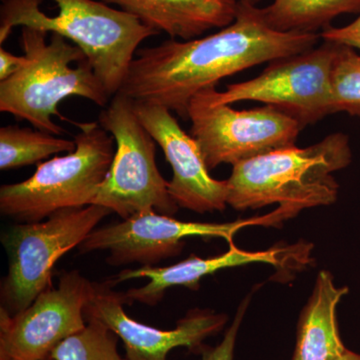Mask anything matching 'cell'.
Here are the masks:
<instances>
[{"instance_id":"1","label":"cell","mask_w":360,"mask_h":360,"mask_svg":"<svg viewBox=\"0 0 360 360\" xmlns=\"http://www.w3.org/2000/svg\"><path fill=\"white\" fill-rule=\"evenodd\" d=\"M319 39L321 33L277 32L262 8L238 0L236 20L219 32L137 51L118 92L188 120L189 103L201 90L253 66L309 51Z\"/></svg>"},{"instance_id":"2","label":"cell","mask_w":360,"mask_h":360,"mask_svg":"<svg viewBox=\"0 0 360 360\" xmlns=\"http://www.w3.org/2000/svg\"><path fill=\"white\" fill-rule=\"evenodd\" d=\"M16 26L58 33L77 45L110 98L122 89L141 42L160 34L96 0H1L0 44Z\"/></svg>"},{"instance_id":"3","label":"cell","mask_w":360,"mask_h":360,"mask_svg":"<svg viewBox=\"0 0 360 360\" xmlns=\"http://www.w3.org/2000/svg\"><path fill=\"white\" fill-rule=\"evenodd\" d=\"M347 135L329 134L309 148L295 146L233 165L227 179V205L257 210L277 203L297 215L305 208L333 205L338 186L333 172L352 162Z\"/></svg>"},{"instance_id":"4","label":"cell","mask_w":360,"mask_h":360,"mask_svg":"<svg viewBox=\"0 0 360 360\" xmlns=\"http://www.w3.org/2000/svg\"><path fill=\"white\" fill-rule=\"evenodd\" d=\"M21 27L20 44L27 58L13 77L0 82V111L30 122L35 129L59 135L63 129L52 120L60 116L58 104L71 96L82 97L101 108L108 96L84 52L58 33Z\"/></svg>"},{"instance_id":"5","label":"cell","mask_w":360,"mask_h":360,"mask_svg":"<svg viewBox=\"0 0 360 360\" xmlns=\"http://www.w3.org/2000/svg\"><path fill=\"white\" fill-rule=\"evenodd\" d=\"M77 148L39 163L25 181L0 187V212L20 224L92 205L115 156V139L98 122L77 123Z\"/></svg>"},{"instance_id":"6","label":"cell","mask_w":360,"mask_h":360,"mask_svg":"<svg viewBox=\"0 0 360 360\" xmlns=\"http://www.w3.org/2000/svg\"><path fill=\"white\" fill-rule=\"evenodd\" d=\"M112 135L115 156L92 205L103 206L127 219L153 210L172 217L179 210L168 182L156 165V142L142 124L134 101L117 92L98 116Z\"/></svg>"},{"instance_id":"7","label":"cell","mask_w":360,"mask_h":360,"mask_svg":"<svg viewBox=\"0 0 360 360\" xmlns=\"http://www.w3.org/2000/svg\"><path fill=\"white\" fill-rule=\"evenodd\" d=\"M112 213L103 206L68 208L49 219L18 224L2 243L8 255V274L2 279L1 307L13 315L27 309L52 285L56 262L84 243L97 225Z\"/></svg>"},{"instance_id":"8","label":"cell","mask_w":360,"mask_h":360,"mask_svg":"<svg viewBox=\"0 0 360 360\" xmlns=\"http://www.w3.org/2000/svg\"><path fill=\"white\" fill-rule=\"evenodd\" d=\"M338 46L324 41L309 51L269 63L262 75L227 85L225 91H217L215 86L203 90L213 104L265 103L290 116L303 129L333 113L330 75Z\"/></svg>"},{"instance_id":"9","label":"cell","mask_w":360,"mask_h":360,"mask_svg":"<svg viewBox=\"0 0 360 360\" xmlns=\"http://www.w3.org/2000/svg\"><path fill=\"white\" fill-rule=\"evenodd\" d=\"M187 115L210 170L295 146L302 129L272 106L236 110L229 104H213L205 90L193 97Z\"/></svg>"},{"instance_id":"10","label":"cell","mask_w":360,"mask_h":360,"mask_svg":"<svg viewBox=\"0 0 360 360\" xmlns=\"http://www.w3.org/2000/svg\"><path fill=\"white\" fill-rule=\"evenodd\" d=\"M288 217V212L279 206L264 217L227 224L180 221L169 215L148 210L122 222L94 229L78 250L82 253L108 251L106 262L111 266L130 264L155 266L162 260L179 255L184 238H220L231 243L233 236L243 227L281 224Z\"/></svg>"},{"instance_id":"11","label":"cell","mask_w":360,"mask_h":360,"mask_svg":"<svg viewBox=\"0 0 360 360\" xmlns=\"http://www.w3.org/2000/svg\"><path fill=\"white\" fill-rule=\"evenodd\" d=\"M96 283L78 270L63 271L56 288L37 296L16 314L0 309V360H42L61 341L86 326L84 309Z\"/></svg>"},{"instance_id":"12","label":"cell","mask_w":360,"mask_h":360,"mask_svg":"<svg viewBox=\"0 0 360 360\" xmlns=\"http://www.w3.org/2000/svg\"><path fill=\"white\" fill-rule=\"evenodd\" d=\"M112 288L108 281L96 283V293L85 307V321L96 319L112 330L122 340L129 360H167L168 354L176 347L200 352L203 341L217 335L226 324L225 314L194 309L180 319L174 329L146 326L127 314L123 292H116Z\"/></svg>"},{"instance_id":"13","label":"cell","mask_w":360,"mask_h":360,"mask_svg":"<svg viewBox=\"0 0 360 360\" xmlns=\"http://www.w3.org/2000/svg\"><path fill=\"white\" fill-rule=\"evenodd\" d=\"M134 104L142 124L172 168L168 193L174 202L198 213L224 210L229 196L227 181L210 176L200 144L193 135L181 129L165 106L135 101Z\"/></svg>"},{"instance_id":"14","label":"cell","mask_w":360,"mask_h":360,"mask_svg":"<svg viewBox=\"0 0 360 360\" xmlns=\"http://www.w3.org/2000/svg\"><path fill=\"white\" fill-rule=\"evenodd\" d=\"M304 248H277L265 251H245L229 243V250L222 255L210 258L191 257L170 266H141L135 269L122 270L110 279L115 286L123 281L135 278H148V283L141 288H131L123 292L127 304L141 302L148 307H155L165 297V292L174 286H184L189 290H198L203 277L215 274L219 270L243 266L262 262L274 266L291 264L293 259L302 262L307 257Z\"/></svg>"},{"instance_id":"15","label":"cell","mask_w":360,"mask_h":360,"mask_svg":"<svg viewBox=\"0 0 360 360\" xmlns=\"http://www.w3.org/2000/svg\"><path fill=\"white\" fill-rule=\"evenodd\" d=\"M172 39L191 40L236 20L238 0H101Z\"/></svg>"},{"instance_id":"16","label":"cell","mask_w":360,"mask_h":360,"mask_svg":"<svg viewBox=\"0 0 360 360\" xmlns=\"http://www.w3.org/2000/svg\"><path fill=\"white\" fill-rule=\"evenodd\" d=\"M347 292V288H336L328 271L319 272L300 315L292 360H335L347 352L336 321V307Z\"/></svg>"},{"instance_id":"17","label":"cell","mask_w":360,"mask_h":360,"mask_svg":"<svg viewBox=\"0 0 360 360\" xmlns=\"http://www.w3.org/2000/svg\"><path fill=\"white\" fill-rule=\"evenodd\" d=\"M262 11L277 32L319 33L338 16L360 13V0H274Z\"/></svg>"},{"instance_id":"18","label":"cell","mask_w":360,"mask_h":360,"mask_svg":"<svg viewBox=\"0 0 360 360\" xmlns=\"http://www.w3.org/2000/svg\"><path fill=\"white\" fill-rule=\"evenodd\" d=\"M75 141L39 129L8 125L0 129V169L11 170L35 165L59 153H72Z\"/></svg>"},{"instance_id":"19","label":"cell","mask_w":360,"mask_h":360,"mask_svg":"<svg viewBox=\"0 0 360 360\" xmlns=\"http://www.w3.org/2000/svg\"><path fill=\"white\" fill-rule=\"evenodd\" d=\"M118 336L103 322L89 319L52 350L54 360H129L118 352Z\"/></svg>"},{"instance_id":"20","label":"cell","mask_w":360,"mask_h":360,"mask_svg":"<svg viewBox=\"0 0 360 360\" xmlns=\"http://www.w3.org/2000/svg\"><path fill=\"white\" fill-rule=\"evenodd\" d=\"M333 113L360 116V56L352 47L340 44L330 75Z\"/></svg>"},{"instance_id":"21","label":"cell","mask_w":360,"mask_h":360,"mask_svg":"<svg viewBox=\"0 0 360 360\" xmlns=\"http://www.w3.org/2000/svg\"><path fill=\"white\" fill-rule=\"evenodd\" d=\"M246 304H248V302L243 303L239 307L231 326L227 329L224 340L219 345L214 347H205V345L202 347L200 352V360H233L234 347H236V338H238L241 321L245 316Z\"/></svg>"},{"instance_id":"22","label":"cell","mask_w":360,"mask_h":360,"mask_svg":"<svg viewBox=\"0 0 360 360\" xmlns=\"http://www.w3.org/2000/svg\"><path fill=\"white\" fill-rule=\"evenodd\" d=\"M321 37L324 41L347 45L360 51V13L359 18L348 25L342 27L328 26L324 28L321 33Z\"/></svg>"},{"instance_id":"23","label":"cell","mask_w":360,"mask_h":360,"mask_svg":"<svg viewBox=\"0 0 360 360\" xmlns=\"http://www.w3.org/2000/svg\"><path fill=\"white\" fill-rule=\"evenodd\" d=\"M27 58L25 56H16L6 51L4 47L0 49V82L7 79L25 65Z\"/></svg>"},{"instance_id":"24","label":"cell","mask_w":360,"mask_h":360,"mask_svg":"<svg viewBox=\"0 0 360 360\" xmlns=\"http://www.w3.org/2000/svg\"><path fill=\"white\" fill-rule=\"evenodd\" d=\"M335 360H360V354L347 350L345 354L341 355V356L338 357V359Z\"/></svg>"},{"instance_id":"25","label":"cell","mask_w":360,"mask_h":360,"mask_svg":"<svg viewBox=\"0 0 360 360\" xmlns=\"http://www.w3.org/2000/svg\"><path fill=\"white\" fill-rule=\"evenodd\" d=\"M240 1L248 2V4H257L258 2L262 1V0H240Z\"/></svg>"},{"instance_id":"26","label":"cell","mask_w":360,"mask_h":360,"mask_svg":"<svg viewBox=\"0 0 360 360\" xmlns=\"http://www.w3.org/2000/svg\"><path fill=\"white\" fill-rule=\"evenodd\" d=\"M42 360H54V359H52L51 356H49V357H46V359H42Z\"/></svg>"}]
</instances>
